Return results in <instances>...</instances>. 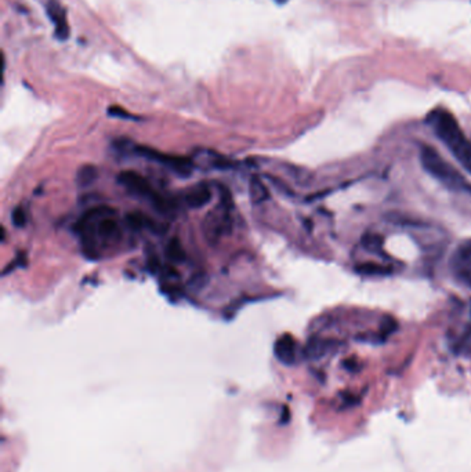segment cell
<instances>
[{
    "instance_id": "14",
    "label": "cell",
    "mask_w": 471,
    "mask_h": 472,
    "mask_svg": "<svg viewBox=\"0 0 471 472\" xmlns=\"http://www.w3.org/2000/svg\"><path fill=\"white\" fill-rule=\"evenodd\" d=\"M327 351V343L321 340H311L305 348V355L311 359L321 358Z\"/></svg>"
},
{
    "instance_id": "9",
    "label": "cell",
    "mask_w": 471,
    "mask_h": 472,
    "mask_svg": "<svg viewBox=\"0 0 471 472\" xmlns=\"http://www.w3.org/2000/svg\"><path fill=\"white\" fill-rule=\"evenodd\" d=\"M213 192L207 184H196L184 194V202L190 209H202L212 200Z\"/></svg>"
},
{
    "instance_id": "18",
    "label": "cell",
    "mask_w": 471,
    "mask_h": 472,
    "mask_svg": "<svg viewBox=\"0 0 471 472\" xmlns=\"http://www.w3.org/2000/svg\"><path fill=\"white\" fill-rule=\"evenodd\" d=\"M275 2H277L278 5H283V3H286V2H288V0H275Z\"/></svg>"
},
{
    "instance_id": "2",
    "label": "cell",
    "mask_w": 471,
    "mask_h": 472,
    "mask_svg": "<svg viewBox=\"0 0 471 472\" xmlns=\"http://www.w3.org/2000/svg\"><path fill=\"white\" fill-rule=\"evenodd\" d=\"M420 163L423 169L440 184L453 192H466L471 195V185L463 174L431 146L423 145L420 149Z\"/></svg>"
},
{
    "instance_id": "8",
    "label": "cell",
    "mask_w": 471,
    "mask_h": 472,
    "mask_svg": "<svg viewBox=\"0 0 471 472\" xmlns=\"http://www.w3.org/2000/svg\"><path fill=\"white\" fill-rule=\"evenodd\" d=\"M275 358L286 366H292L297 360V343L290 335H282L274 344Z\"/></svg>"
},
{
    "instance_id": "15",
    "label": "cell",
    "mask_w": 471,
    "mask_h": 472,
    "mask_svg": "<svg viewBox=\"0 0 471 472\" xmlns=\"http://www.w3.org/2000/svg\"><path fill=\"white\" fill-rule=\"evenodd\" d=\"M357 271H358L359 274H364V275H370V276L390 274V268H385V267H383V265L373 264V263H366V264L358 265V267H357Z\"/></svg>"
},
{
    "instance_id": "3",
    "label": "cell",
    "mask_w": 471,
    "mask_h": 472,
    "mask_svg": "<svg viewBox=\"0 0 471 472\" xmlns=\"http://www.w3.org/2000/svg\"><path fill=\"white\" fill-rule=\"evenodd\" d=\"M222 194L220 191V203L213 207L203 218L202 231L205 235V239L210 245H217L222 236H227L232 232V215H231V203L232 199L225 188H222Z\"/></svg>"
},
{
    "instance_id": "6",
    "label": "cell",
    "mask_w": 471,
    "mask_h": 472,
    "mask_svg": "<svg viewBox=\"0 0 471 472\" xmlns=\"http://www.w3.org/2000/svg\"><path fill=\"white\" fill-rule=\"evenodd\" d=\"M450 268L455 278L471 287V241L463 242L452 256Z\"/></svg>"
},
{
    "instance_id": "16",
    "label": "cell",
    "mask_w": 471,
    "mask_h": 472,
    "mask_svg": "<svg viewBox=\"0 0 471 472\" xmlns=\"http://www.w3.org/2000/svg\"><path fill=\"white\" fill-rule=\"evenodd\" d=\"M12 222L16 228H24L28 222V215H27V211L24 207L18 206L13 210L12 213Z\"/></svg>"
},
{
    "instance_id": "17",
    "label": "cell",
    "mask_w": 471,
    "mask_h": 472,
    "mask_svg": "<svg viewBox=\"0 0 471 472\" xmlns=\"http://www.w3.org/2000/svg\"><path fill=\"white\" fill-rule=\"evenodd\" d=\"M108 115L112 116V118H119V119H130V120L136 119L131 114L126 112V111H125L123 108H120V107H111V108H108Z\"/></svg>"
},
{
    "instance_id": "11",
    "label": "cell",
    "mask_w": 471,
    "mask_h": 472,
    "mask_svg": "<svg viewBox=\"0 0 471 472\" xmlns=\"http://www.w3.org/2000/svg\"><path fill=\"white\" fill-rule=\"evenodd\" d=\"M201 161L205 162L206 166L212 169H218V170H225L231 169L233 166V162H231L227 157L213 152V150H205L203 155L201 156Z\"/></svg>"
},
{
    "instance_id": "5",
    "label": "cell",
    "mask_w": 471,
    "mask_h": 472,
    "mask_svg": "<svg viewBox=\"0 0 471 472\" xmlns=\"http://www.w3.org/2000/svg\"><path fill=\"white\" fill-rule=\"evenodd\" d=\"M116 180H118V184L122 185L125 189H127L130 194L142 199H148L151 205L158 211L168 213L170 210V203H168V200L164 196H161L158 192H156L151 187L148 180L140 173L133 172V170H125L118 174Z\"/></svg>"
},
{
    "instance_id": "4",
    "label": "cell",
    "mask_w": 471,
    "mask_h": 472,
    "mask_svg": "<svg viewBox=\"0 0 471 472\" xmlns=\"http://www.w3.org/2000/svg\"><path fill=\"white\" fill-rule=\"evenodd\" d=\"M127 152L134 153L140 157H144L147 161L155 162L158 165H162L165 168H168L170 172H173L176 176L187 179L191 177L195 169V163L194 161L188 159V157L184 156H176V155H170V153H164L160 150H155L149 146H144V145H136L131 141H129L127 145Z\"/></svg>"
},
{
    "instance_id": "1",
    "label": "cell",
    "mask_w": 471,
    "mask_h": 472,
    "mask_svg": "<svg viewBox=\"0 0 471 472\" xmlns=\"http://www.w3.org/2000/svg\"><path fill=\"white\" fill-rule=\"evenodd\" d=\"M427 123L460 166L471 174V141L467 140L455 116L445 109H435L429 115Z\"/></svg>"
},
{
    "instance_id": "10",
    "label": "cell",
    "mask_w": 471,
    "mask_h": 472,
    "mask_svg": "<svg viewBox=\"0 0 471 472\" xmlns=\"http://www.w3.org/2000/svg\"><path fill=\"white\" fill-rule=\"evenodd\" d=\"M249 196L255 205H260L270 198V192L259 176H253L249 181Z\"/></svg>"
},
{
    "instance_id": "7",
    "label": "cell",
    "mask_w": 471,
    "mask_h": 472,
    "mask_svg": "<svg viewBox=\"0 0 471 472\" xmlns=\"http://www.w3.org/2000/svg\"><path fill=\"white\" fill-rule=\"evenodd\" d=\"M46 12L49 18L55 27V36L58 40L64 42L69 38V27L66 21V12L61 6L58 0H49L46 5Z\"/></svg>"
},
{
    "instance_id": "13",
    "label": "cell",
    "mask_w": 471,
    "mask_h": 472,
    "mask_svg": "<svg viewBox=\"0 0 471 472\" xmlns=\"http://www.w3.org/2000/svg\"><path fill=\"white\" fill-rule=\"evenodd\" d=\"M166 254L172 263L180 264L186 260V252L179 239H172L166 248Z\"/></svg>"
},
{
    "instance_id": "12",
    "label": "cell",
    "mask_w": 471,
    "mask_h": 472,
    "mask_svg": "<svg viewBox=\"0 0 471 472\" xmlns=\"http://www.w3.org/2000/svg\"><path fill=\"white\" fill-rule=\"evenodd\" d=\"M99 177V170L93 165H85L76 173V184L81 188H86L92 185Z\"/></svg>"
}]
</instances>
